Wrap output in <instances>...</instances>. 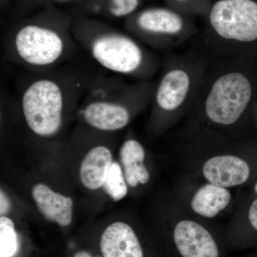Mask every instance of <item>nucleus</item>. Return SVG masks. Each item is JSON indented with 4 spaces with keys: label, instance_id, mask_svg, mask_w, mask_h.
I'll use <instances>...</instances> for the list:
<instances>
[{
    "label": "nucleus",
    "instance_id": "5701e85b",
    "mask_svg": "<svg viewBox=\"0 0 257 257\" xmlns=\"http://www.w3.org/2000/svg\"><path fill=\"white\" fill-rule=\"evenodd\" d=\"M14 0H0V4H1V9L5 10L8 8V5L13 4Z\"/></svg>",
    "mask_w": 257,
    "mask_h": 257
},
{
    "label": "nucleus",
    "instance_id": "f8f14e48",
    "mask_svg": "<svg viewBox=\"0 0 257 257\" xmlns=\"http://www.w3.org/2000/svg\"><path fill=\"white\" fill-rule=\"evenodd\" d=\"M32 194L39 211L46 219L62 226L70 224L73 207L70 197L53 192L43 184L34 186Z\"/></svg>",
    "mask_w": 257,
    "mask_h": 257
},
{
    "label": "nucleus",
    "instance_id": "2eb2a0df",
    "mask_svg": "<svg viewBox=\"0 0 257 257\" xmlns=\"http://www.w3.org/2000/svg\"><path fill=\"white\" fill-rule=\"evenodd\" d=\"M231 194L227 189L215 184H207L201 187L193 197V210L199 215L212 218L227 207Z\"/></svg>",
    "mask_w": 257,
    "mask_h": 257
},
{
    "label": "nucleus",
    "instance_id": "0eeeda50",
    "mask_svg": "<svg viewBox=\"0 0 257 257\" xmlns=\"http://www.w3.org/2000/svg\"><path fill=\"white\" fill-rule=\"evenodd\" d=\"M209 60L204 52L166 57L151 101L157 115L172 116L192 109Z\"/></svg>",
    "mask_w": 257,
    "mask_h": 257
},
{
    "label": "nucleus",
    "instance_id": "dca6fc26",
    "mask_svg": "<svg viewBox=\"0 0 257 257\" xmlns=\"http://www.w3.org/2000/svg\"><path fill=\"white\" fill-rule=\"evenodd\" d=\"M144 0H102L94 16L125 19L140 10Z\"/></svg>",
    "mask_w": 257,
    "mask_h": 257
},
{
    "label": "nucleus",
    "instance_id": "393cba45",
    "mask_svg": "<svg viewBox=\"0 0 257 257\" xmlns=\"http://www.w3.org/2000/svg\"><path fill=\"white\" fill-rule=\"evenodd\" d=\"M254 189H255V192H256V193L257 194V182H256V185H255Z\"/></svg>",
    "mask_w": 257,
    "mask_h": 257
},
{
    "label": "nucleus",
    "instance_id": "aec40b11",
    "mask_svg": "<svg viewBox=\"0 0 257 257\" xmlns=\"http://www.w3.org/2000/svg\"><path fill=\"white\" fill-rule=\"evenodd\" d=\"M166 6L182 14L204 18L210 9L213 0H164Z\"/></svg>",
    "mask_w": 257,
    "mask_h": 257
},
{
    "label": "nucleus",
    "instance_id": "20e7f679",
    "mask_svg": "<svg viewBox=\"0 0 257 257\" xmlns=\"http://www.w3.org/2000/svg\"><path fill=\"white\" fill-rule=\"evenodd\" d=\"M204 20L208 57L256 62L257 0H213Z\"/></svg>",
    "mask_w": 257,
    "mask_h": 257
},
{
    "label": "nucleus",
    "instance_id": "412c9836",
    "mask_svg": "<svg viewBox=\"0 0 257 257\" xmlns=\"http://www.w3.org/2000/svg\"><path fill=\"white\" fill-rule=\"evenodd\" d=\"M248 219L251 226L257 231V199L251 204L248 211Z\"/></svg>",
    "mask_w": 257,
    "mask_h": 257
},
{
    "label": "nucleus",
    "instance_id": "f03ea898",
    "mask_svg": "<svg viewBox=\"0 0 257 257\" xmlns=\"http://www.w3.org/2000/svg\"><path fill=\"white\" fill-rule=\"evenodd\" d=\"M257 98L256 62L211 58L192 109L214 127L242 119Z\"/></svg>",
    "mask_w": 257,
    "mask_h": 257
},
{
    "label": "nucleus",
    "instance_id": "1a4fd4ad",
    "mask_svg": "<svg viewBox=\"0 0 257 257\" xmlns=\"http://www.w3.org/2000/svg\"><path fill=\"white\" fill-rule=\"evenodd\" d=\"M174 239L183 257H219V249L210 233L195 221L184 220L176 226Z\"/></svg>",
    "mask_w": 257,
    "mask_h": 257
},
{
    "label": "nucleus",
    "instance_id": "4be33fe9",
    "mask_svg": "<svg viewBox=\"0 0 257 257\" xmlns=\"http://www.w3.org/2000/svg\"><path fill=\"white\" fill-rule=\"evenodd\" d=\"M1 214H4L9 209L10 204L8 198L5 196V193L1 191Z\"/></svg>",
    "mask_w": 257,
    "mask_h": 257
},
{
    "label": "nucleus",
    "instance_id": "6ab92c4d",
    "mask_svg": "<svg viewBox=\"0 0 257 257\" xmlns=\"http://www.w3.org/2000/svg\"><path fill=\"white\" fill-rule=\"evenodd\" d=\"M82 0H14L13 3V15L16 19L28 16L47 6L60 8V5L78 3Z\"/></svg>",
    "mask_w": 257,
    "mask_h": 257
},
{
    "label": "nucleus",
    "instance_id": "f3484780",
    "mask_svg": "<svg viewBox=\"0 0 257 257\" xmlns=\"http://www.w3.org/2000/svg\"><path fill=\"white\" fill-rule=\"evenodd\" d=\"M19 241L14 222L6 216L0 217V257H13L18 253Z\"/></svg>",
    "mask_w": 257,
    "mask_h": 257
},
{
    "label": "nucleus",
    "instance_id": "423d86ee",
    "mask_svg": "<svg viewBox=\"0 0 257 257\" xmlns=\"http://www.w3.org/2000/svg\"><path fill=\"white\" fill-rule=\"evenodd\" d=\"M156 82L128 83L116 77L92 79L77 114L99 131L121 130L135 111L151 102Z\"/></svg>",
    "mask_w": 257,
    "mask_h": 257
},
{
    "label": "nucleus",
    "instance_id": "f257e3e1",
    "mask_svg": "<svg viewBox=\"0 0 257 257\" xmlns=\"http://www.w3.org/2000/svg\"><path fill=\"white\" fill-rule=\"evenodd\" d=\"M72 23V15L55 6L17 19L5 36V58L37 73L52 70L77 48Z\"/></svg>",
    "mask_w": 257,
    "mask_h": 257
},
{
    "label": "nucleus",
    "instance_id": "a211bd4d",
    "mask_svg": "<svg viewBox=\"0 0 257 257\" xmlns=\"http://www.w3.org/2000/svg\"><path fill=\"white\" fill-rule=\"evenodd\" d=\"M125 181L121 166L113 162L102 187L113 200L119 201L127 194V186Z\"/></svg>",
    "mask_w": 257,
    "mask_h": 257
},
{
    "label": "nucleus",
    "instance_id": "9d476101",
    "mask_svg": "<svg viewBox=\"0 0 257 257\" xmlns=\"http://www.w3.org/2000/svg\"><path fill=\"white\" fill-rule=\"evenodd\" d=\"M203 174L211 184L226 188L245 183L249 177L250 169L239 157L220 155L209 159L204 164Z\"/></svg>",
    "mask_w": 257,
    "mask_h": 257
},
{
    "label": "nucleus",
    "instance_id": "ddd939ff",
    "mask_svg": "<svg viewBox=\"0 0 257 257\" xmlns=\"http://www.w3.org/2000/svg\"><path fill=\"white\" fill-rule=\"evenodd\" d=\"M112 155L105 146L89 150L81 164V182L87 189L96 190L103 187L112 165Z\"/></svg>",
    "mask_w": 257,
    "mask_h": 257
},
{
    "label": "nucleus",
    "instance_id": "7ed1b4c3",
    "mask_svg": "<svg viewBox=\"0 0 257 257\" xmlns=\"http://www.w3.org/2000/svg\"><path fill=\"white\" fill-rule=\"evenodd\" d=\"M72 31L77 45L112 73L147 82L162 68V62L143 42L94 17L72 15Z\"/></svg>",
    "mask_w": 257,
    "mask_h": 257
},
{
    "label": "nucleus",
    "instance_id": "9b49d317",
    "mask_svg": "<svg viewBox=\"0 0 257 257\" xmlns=\"http://www.w3.org/2000/svg\"><path fill=\"white\" fill-rule=\"evenodd\" d=\"M100 249L103 257H144L138 236L124 222L113 223L104 230Z\"/></svg>",
    "mask_w": 257,
    "mask_h": 257
},
{
    "label": "nucleus",
    "instance_id": "39448f33",
    "mask_svg": "<svg viewBox=\"0 0 257 257\" xmlns=\"http://www.w3.org/2000/svg\"><path fill=\"white\" fill-rule=\"evenodd\" d=\"M37 74L22 92V111L32 133L50 138L62 127L67 106L84 96L92 79L53 69Z\"/></svg>",
    "mask_w": 257,
    "mask_h": 257
},
{
    "label": "nucleus",
    "instance_id": "4468645a",
    "mask_svg": "<svg viewBox=\"0 0 257 257\" xmlns=\"http://www.w3.org/2000/svg\"><path fill=\"white\" fill-rule=\"evenodd\" d=\"M120 160L126 183L132 187L139 184H147L150 175L145 165V149L137 140H126L121 145L119 151Z\"/></svg>",
    "mask_w": 257,
    "mask_h": 257
},
{
    "label": "nucleus",
    "instance_id": "b1692460",
    "mask_svg": "<svg viewBox=\"0 0 257 257\" xmlns=\"http://www.w3.org/2000/svg\"><path fill=\"white\" fill-rule=\"evenodd\" d=\"M74 257H92L87 251H81L76 253Z\"/></svg>",
    "mask_w": 257,
    "mask_h": 257
},
{
    "label": "nucleus",
    "instance_id": "6e6552de",
    "mask_svg": "<svg viewBox=\"0 0 257 257\" xmlns=\"http://www.w3.org/2000/svg\"><path fill=\"white\" fill-rule=\"evenodd\" d=\"M192 17L170 7H151L140 10L124 20L126 32L144 45L167 50L179 46L197 32Z\"/></svg>",
    "mask_w": 257,
    "mask_h": 257
}]
</instances>
